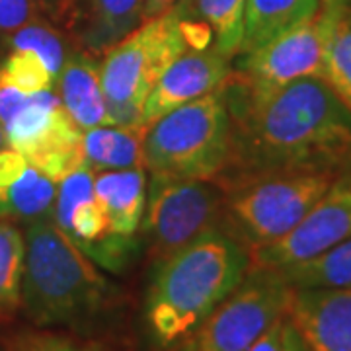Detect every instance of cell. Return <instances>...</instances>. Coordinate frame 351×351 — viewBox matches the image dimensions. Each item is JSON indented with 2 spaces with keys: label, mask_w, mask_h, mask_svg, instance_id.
I'll use <instances>...</instances> for the list:
<instances>
[{
  "label": "cell",
  "mask_w": 351,
  "mask_h": 351,
  "mask_svg": "<svg viewBox=\"0 0 351 351\" xmlns=\"http://www.w3.org/2000/svg\"><path fill=\"white\" fill-rule=\"evenodd\" d=\"M223 96L230 152L215 182L225 191L262 176L351 170V110L322 78L256 94L228 76Z\"/></svg>",
  "instance_id": "obj_1"
},
{
  "label": "cell",
  "mask_w": 351,
  "mask_h": 351,
  "mask_svg": "<svg viewBox=\"0 0 351 351\" xmlns=\"http://www.w3.org/2000/svg\"><path fill=\"white\" fill-rule=\"evenodd\" d=\"M22 306L34 328L71 332L90 339L121 308V293L100 267L47 221L25 230Z\"/></svg>",
  "instance_id": "obj_2"
},
{
  "label": "cell",
  "mask_w": 351,
  "mask_h": 351,
  "mask_svg": "<svg viewBox=\"0 0 351 351\" xmlns=\"http://www.w3.org/2000/svg\"><path fill=\"white\" fill-rule=\"evenodd\" d=\"M248 248L217 226L156 263L143 302V324L156 351L186 339L248 274Z\"/></svg>",
  "instance_id": "obj_3"
},
{
  "label": "cell",
  "mask_w": 351,
  "mask_h": 351,
  "mask_svg": "<svg viewBox=\"0 0 351 351\" xmlns=\"http://www.w3.org/2000/svg\"><path fill=\"white\" fill-rule=\"evenodd\" d=\"M230 152V115L223 88L164 113L147 125L143 164L151 176L217 180Z\"/></svg>",
  "instance_id": "obj_4"
},
{
  "label": "cell",
  "mask_w": 351,
  "mask_h": 351,
  "mask_svg": "<svg viewBox=\"0 0 351 351\" xmlns=\"http://www.w3.org/2000/svg\"><path fill=\"white\" fill-rule=\"evenodd\" d=\"M188 49L176 8L145 20L135 32L104 53L101 88L110 125H145V101L162 73Z\"/></svg>",
  "instance_id": "obj_5"
},
{
  "label": "cell",
  "mask_w": 351,
  "mask_h": 351,
  "mask_svg": "<svg viewBox=\"0 0 351 351\" xmlns=\"http://www.w3.org/2000/svg\"><path fill=\"white\" fill-rule=\"evenodd\" d=\"M0 125L8 147L55 184L84 166V131L51 90L27 94L0 75Z\"/></svg>",
  "instance_id": "obj_6"
},
{
  "label": "cell",
  "mask_w": 351,
  "mask_h": 351,
  "mask_svg": "<svg viewBox=\"0 0 351 351\" xmlns=\"http://www.w3.org/2000/svg\"><path fill=\"white\" fill-rule=\"evenodd\" d=\"M334 178V174H271L226 189L225 230L250 254L269 246L301 223Z\"/></svg>",
  "instance_id": "obj_7"
},
{
  "label": "cell",
  "mask_w": 351,
  "mask_h": 351,
  "mask_svg": "<svg viewBox=\"0 0 351 351\" xmlns=\"http://www.w3.org/2000/svg\"><path fill=\"white\" fill-rule=\"evenodd\" d=\"M293 289L279 269L250 265L225 301L168 351H248L287 316Z\"/></svg>",
  "instance_id": "obj_8"
},
{
  "label": "cell",
  "mask_w": 351,
  "mask_h": 351,
  "mask_svg": "<svg viewBox=\"0 0 351 351\" xmlns=\"http://www.w3.org/2000/svg\"><path fill=\"white\" fill-rule=\"evenodd\" d=\"M226 191L215 180L151 176L141 239L152 265L211 228H225Z\"/></svg>",
  "instance_id": "obj_9"
},
{
  "label": "cell",
  "mask_w": 351,
  "mask_h": 351,
  "mask_svg": "<svg viewBox=\"0 0 351 351\" xmlns=\"http://www.w3.org/2000/svg\"><path fill=\"white\" fill-rule=\"evenodd\" d=\"M326 39L328 16L320 8L313 18L240 55L230 76L256 94L274 92L301 78H322Z\"/></svg>",
  "instance_id": "obj_10"
},
{
  "label": "cell",
  "mask_w": 351,
  "mask_h": 351,
  "mask_svg": "<svg viewBox=\"0 0 351 351\" xmlns=\"http://www.w3.org/2000/svg\"><path fill=\"white\" fill-rule=\"evenodd\" d=\"M348 239H351V170L334 178L322 197L289 234L252 252V265L281 269L311 260Z\"/></svg>",
  "instance_id": "obj_11"
},
{
  "label": "cell",
  "mask_w": 351,
  "mask_h": 351,
  "mask_svg": "<svg viewBox=\"0 0 351 351\" xmlns=\"http://www.w3.org/2000/svg\"><path fill=\"white\" fill-rule=\"evenodd\" d=\"M228 61L230 59H226L215 47L184 51L164 71L145 101V125L188 101L221 90L232 73Z\"/></svg>",
  "instance_id": "obj_12"
},
{
  "label": "cell",
  "mask_w": 351,
  "mask_h": 351,
  "mask_svg": "<svg viewBox=\"0 0 351 351\" xmlns=\"http://www.w3.org/2000/svg\"><path fill=\"white\" fill-rule=\"evenodd\" d=\"M287 318L304 351H351V289H293Z\"/></svg>",
  "instance_id": "obj_13"
},
{
  "label": "cell",
  "mask_w": 351,
  "mask_h": 351,
  "mask_svg": "<svg viewBox=\"0 0 351 351\" xmlns=\"http://www.w3.org/2000/svg\"><path fill=\"white\" fill-rule=\"evenodd\" d=\"M53 223L84 254L110 234L106 213L94 193V172L86 164L59 182Z\"/></svg>",
  "instance_id": "obj_14"
},
{
  "label": "cell",
  "mask_w": 351,
  "mask_h": 351,
  "mask_svg": "<svg viewBox=\"0 0 351 351\" xmlns=\"http://www.w3.org/2000/svg\"><path fill=\"white\" fill-rule=\"evenodd\" d=\"M57 86L64 110L82 131L110 125L100 64L94 61L92 53L86 49L71 53L57 76Z\"/></svg>",
  "instance_id": "obj_15"
},
{
  "label": "cell",
  "mask_w": 351,
  "mask_h": 351,
  "mask_svg": "<svg viewBox=\"0 0 351 351\" xmlns=\"http://www.w3.org/2000/svg\"><path fill=\"white\" fill-rule=\"evenodd\" d=\"M145 172V168H127L94 174V193L106 213L110 234L141 237L147 205Z\"/></svg>",
  "instance_id": "obj_16"
},
{
  "label": "cell",
  "mask_w": 351,
  "mask_h": 351,
  "mask_svg": "<svg viewBox=\"0 0 351 351\" xmlns=\"http://www.w3.org/2000/svg\"><path fill=\"white\" fill-rule=\"evenodd\" d=\"M322 0H246L239 55L265 45L293 25L320 12Z\"/></svg>",
  "instance_id": "obj_17"
},
{
  "label": "cell",
  "mask_w": 351,
  "mask_h": 351,
  "mask_svg": "<svg viewBox=\"0 0 351 351\" xmlns=\"http://www.w3.org/2000/svg\"><path fill=\"white\" fill-rule=\"evenodd\" d=\"M147 127L100 125L82 133L84 164L96 172L145 168L143 141Z\"/></svg>",
  "instance_id": "obj_18"
},
{
  "label": "cell",
  "mask_w": 351,
  "mask_h": 351,
  "mask_svg": "<svg viewBox=\"0 0 351 351\" xmlns=\"http://www.w3.org/2000/svg\"><path fill=\"white\" fill-rule=\"evenodd\" d=\"M145 22V0H90L82 32L84 49L106 53Z\"/></svg>",
  "instance_id": "obj_19"
},
{
  "label": "cell",
  "mask_w": 351,
  "mask_h": 351,
  "mask_svg": "<svg viewBox=\"0 0 351 351\" xmlns=\"http://www.w3.org/2000/svg\"><path fill=\"white\" fill-rule=\"evenodd\" d=\"M328 39L322 80L351 110V4H322Z\"/></svg>",
  "instance_id": "obj_20"
},
{
  "label": "cell",
  "mask_w": 351,
  "mask_h": 351,
  "mask_svg": "<svg viewBox=\"0 0 351 351\" xmlns=\"http://www.w3.org/2000/svg\"><path fill=\"white\" fill-rule=\"evenodd\" d=\"M279 271L291 289H351V239Z\"/></svg>",
  "instance_id": "obj_21"
},
{
  "label": "cell",
  "mask_w": 351,
  "mask_h": 351,
  "mask_svg": "<svg viewBox=\"0 0 351 351\" xmlns=\"http://www.w3.org/2000/svg\"><path fill=\"white\" fill-rule=\"evenodd\" d=\"M176 6L184 16L203 20L213 29L215 49L226 59L239 55L246 0H178Z\"/></svg>",
  "instance_id": "obj_22"
},
{
  "label": "cell",
  "mask_w": 351,
  "mask_h": 351,
  "mask_svg": "<svg viewBox=\"0 0 351 351\" xmlns=\"http://www.w3.org/2000/svg\"><path fill=\"white\" fill-rule=\"evenodd\" d=\"M25 239L18 226L0 221V324H8L22 306Z\"/></svg>",
  "instance_id": "obj_23"
},
{
  "label": "cell",
  "mask_w": 351,
  "mask_h": 351,
  "mask_svg": "<svg viewBox=\"0 0 351 351\" xmlns=\"http://www.w3.org/2000/svg\"><path fill=\"white\" fill-rule=\"evenodd\" d=\"M10 45L14 51H32L39 55L55 78L59 76L66 61L63 39L57 36V32L43 24H25L24 27L16 29L10 38Z\"/></svg>",
  "instance_id": "obj_24"
},
{
  "label": "cell",
  "mask_w": 351,
  "mask_h": 351,
  "mask_svg": "<svg viewBox=\"0 0 351 351\" xmlns=\"http://www.w3.org/2000/svg\"><path fill=\"white\" fill-rule=\"evenodd\" d=\"M0 75L27 94L39 90H51L55 82V76L51 75L41 57L32 51H12L4 64L0 66Z\"/></svg>",
  "instance_id": "obj_25"
},
{
  "label": "cell",
  "mask_w": 351,
  "mask_h": 351,
  "mask_svg": "<svg viewBox=\"0 0 351 351\" xmlns=\"http://www.w3.org/2000/svg\"><path fill=\"white\" fill-rule=\"evenodd\" d=\"M6 351H86V341L59 330L22 328L0 339Z\"/></svg>",
  "instance_id": "obj_26"
},
{
  "label": "cell",
  "mask_w": 351,
  "mask_h": 351,
  "mask_svg": "<svg viewBox=\"0 0 351 351\" xmlns=\"http://www.w3.org/2000/svg\"><path fill=\"white\" fill-rule=\"evenodd\" d=\"M32 0H0V34H14L32 22Z\"/></svg>",
  "instance_id": "obj_27"
},
{
  "label": "cell",
  "mask_w": 351,
  "mask_h": 351,
  "mask_svg": "<svg viewBox=\"0 0 351 351\" xmlns=\"http://www.w3.org/2000/svg\"><path fill=\"white\" fill-rule=\"evenodd\" d=\"M29 162L25 160L22 152L14 151V149H2L0 151V186H12L14 182H18L22 174L27 170Z\"/></svg>",
  "instance_id": "obj_28"
},
{
  "label": "cell",
  "mask_w": 351,
  "mask_h": 351,
  "mask_svg": "<svg viewBox=\"0 0 351 351\" xmlns=\"http://www.w3.org/2000/svg\"><path fill=\"white\" fill-rule=\"evenodd\" d=\"M285 328H287V316L277 320L248 351H285Z\"/></svg>",
  "instance_id": "obj_29"
},
{
  "label": "cell",
  "mask_w": 351,
  "mask_h": 351,
  "mask_svg": "<svg viewBox=\"0 0 351 351\" xmlns=\"http://www.w3.org/2000/svg\"><path fill=\"white\" fill-rule=\"evenodd\" d=\"M178 0H145V20H152L174 8Z\"/></svg>",
  "instance_id": "obj_30"
},
{
  "label": "cell",
  "mask_w": 351,
  "mask_h": 351,
  "mask_svg": "<svg viewBox=\"0 0 351 351\" xmlns=\"http://www.w3.org/2000/svg\"><path fill=\"white\" fill-rule=\"evenodd\" d=\"M285 351H304L302 341L299 338V334L295 332V328L291 324V320L287 318V328H285Z\"/></svg>",
  "instance_id": "obj_31"
},
{
  "label": "cell",
  "mask_w": 351,
  "mask_h": 351,
  "mask_svg": "<svg viewBox=\"0 0 351 351\" xmlns=\"http://www.w3.org/2000/svg\"><path fill=\"white\" fill-rule=\"evenodd\" d=\"M86 351H113V350H110L108 346H104L101 341H92V339H88Z\"/></svg>",
  "instance_id": "obj_32"
},
{
  "label": "cell",
  "mask_w": 351,
  "mask_h": 351,
  "mask_svg": "<svg viewBox=\"0 0 351 351\" xmlns=\"http://www.w3.org/2000/svg\"><path fill=\"white\" fill-rule=\"evenodd\" d=\"M8 147V141H6V135H4V129L0 125V151Z\"/></svg>",
  "instance_id": "obj_33"
},
{
  "label": "cell",
  "mask_w": 351,
  "mask_h": 351,
  "mask_svg": "<svg viewBox=\"0 0 351 351\" xmlns=\"http://www.w3.org/2000/svg\"><path fill=\"white\" fill-rule=\"evenodd\" d=\"M322 4H351V0H322Z\"/></svg>",
  "instance_id": "obj_34"
},
{
  "label": "cell",
  "mask_w": 351,
  "mask_h": 351,
  "mask_svg": "<svg viewBox=\"0 0 351 351\" xmlns=\"http://www.w3.org/2000/svg\"><path fill=\"white\" fill-rule=\"evenodd\" d=\"M0 351H6V350H4V348H2V343H0Z\"/></svg>",
  "instance_id": "obj_35"
}]
</instances>
